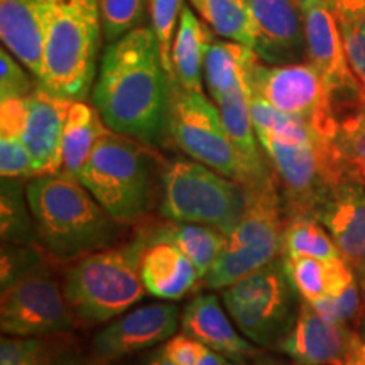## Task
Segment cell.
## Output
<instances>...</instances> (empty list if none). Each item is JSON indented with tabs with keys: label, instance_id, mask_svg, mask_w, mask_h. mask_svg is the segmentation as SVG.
I'll return each mask as SVG.
<instances>
[{
	"label": "cell",
	"instance_id": "obj_10",
	"mask_svg": "<svg viewBox=\"0 0 365 365\" xmlns=\"http://www.w3.org/2000/svg\"><path fill=\"white\" fill-rule=\"evenodd\" d=\"M170 85L168 134L173 143L195 161L249 188V171L228 137L217 103L213 105L200 91L185 90L176 80Z\"/></svg>",
	"mask_w": 365,
	"mask_h": 365
},
{
	"label": "cell",
	"instance_id": "obj_21",
	"mask_svg": "<svg viewBox=\"0 0 365 365\" xmlns=\"http://www.w3.org/2000/svg\"><path fill=\"white\" fill-rule=\"evenodd\" d=\"M143 237V281L148 293L159 299L182 298L200 279L195 264L171 242L150 239L145 232Z\"/></svg>",
	"mask_w": 365,
	"mask_h": 365
},
{
	"label": "cell",
	"instance_id": "obj_7",
	"mask_svg": "<svg viewBox=\"0 0 365 365\" xmlns=\"http://www.w3.org/2000/svg\"><path fill=\"white\" fill-rule=\"evenodd\" d=\"M247 202L240 182L191 159L163 164L159 212L170 222L200 223L222 230L234 228Z\"/></svg>",
	"mask_w": 365,
	"mask_h": 365
},
{
	"label": "cell",
	"instance_id": "obj_9",
	"mask_svg": "<svg viewBox=\"0 0 365 365\" xmlns=\"http://www.w3.org/2000/svg\"><path fill=\"white\" fill-rule=\"evenodd\" d=\"M284 262L274 259L223 291V304L245 339L277 346L293 328L301 303Z\"/></svg>",
	"mask_w": 365,
	"mask_h": 365
},
{
	"label": "cell",
	"instance_id": "obj_2",
	"mask_svg": "<svg viewBox=\"0 0 365 365\" xmlns=\"http://www.w3.org/2000/svg\"><path fill=\"white\" fill-rule=\"evenodd\" d=\"M247 98L255 134L286 191L291 212L313 217L328 190L350 178L336 139H327L303 118L277 110L254 91Z\"/></svg>",
	"mask_w": 365,
	"mask_h": 365
},
{
	"label": "cell",
	"instance_id": "obj_35",
	"mask_svg": "<svg viewBox=\"0 0 365 365\" xmlns=\"http://www.w3.org/2000/svg\"><path fill=\"white\" fill-rule=\"evenodd\" d=\"M49 346L38 336H2L0 365H49Z\"/></svg>",
	"mask_w": 365,
	"mask_h": 365
},
{
	"label": "cell",
	"instance_id": "obj_15",
	"mask_svg": "<svg viewBox=\"0 0 365 365\" xmlns=\"http://www.w3.org/2000/svg\"><path fill=\"white\" fill-rule=\"evenodd\" d=\"M255 17L254 51L266 65H291L307 56L303 0H249Z\"/></svg>",
	"mask_w": 365,
	"mask_h": 365
},
{
	"label": "cell",
	"instance_id": "obj_19",
	"mask_svg": "<svg viewBox=\"0 0 365 365\" xmlns=\"http://www.w3.org/2000/svg\"><path fill=\"white\" fill-rule=\"evenodd\" d=\"M46 4L48 0H0V38L4 48L36 80L43 76Z\"/></svg>",
	"mask_w": 365,
	"mask_h": 365
},
{
	"label": "cell",
	"instance_id": "obj_27",
	"mask_svg": "<svg viewBox=\"0 0 365 365\" xmlns=\"http://www.w3.org/2000/svg\"><path fill=\"white\" fill-rule=\"evenodd\" d=\"M150 239L166 240L175 244L195 264L200 279L207 276L225 245V234L215 227L200 223L173 222L154 230L145 232Z\"/></svg>",
	"mask_w": 365,
	"mask_h": 365
},
{
	"label": "cell",
	"instance_id": "obj_30",
	"mask_svg": "<svg viewBox=\"0 0 365 365\" xmlns=\"http://www.w3.org/2000/svg\"><path fill=\"white\" fill-rule=\"evenodd\" d=\"M0 230L4 244L36 245L34 218L31 213L27 193L19 178H2L0 185Z\"/></svg>",
	"mask_w": 365,
	"mask_h": 365
},
{
	"label": "cell",
	"instance_id": "obj_41",
	"mask_svg": "<svg viewBox=\"0 0 365 365\" xmlns=\"http://www.w3.org/2000/svg\"><path fill=\"white\" fill-rule=\"evenodd\" d=\"M336 19L339 17H365V0H328Z\"/></svg>",
	"mask_w": 365,
	"mask_h": 365
},
{
	"label": "cell",
	"instance_id": "obj_47",
	"mask_svg": "<svg viewBox=\"0 0 365 365\" xmlns=\"http://www.w3.org/2000/svg\"><path fill=\"white\" fill-rule=\"evenodd\" d=\"M360 340H362V344L365 346V318L362 319V327H360Z\"/></svg>",
	"mask_w": 365,
	"mask_h": 365
},
{
	"label": "cell",
	"instance_id": "obj_34",
	"mask_svg": "<svg viewBox=\"0 0 365 365\" xmlns=\"http://www.w3.org/2000/svg\"><path fill=\"white\" fill-rule=\"evenodd\" d=\"M182 4L181 0H149V14L153 19V31L159 44L161 61L166 70L170 81L175 80V70H173V43L178 29V17L181 16Z\"/></svg>",
	"mask_w": 365,
	"mask_h": 365
},
{
	"label": "cell",
	"instance_id": "obj_38",
	"mask_svg": "<svg viewBox=\"0 0 365 365\" xmlns=\"http://www.w3.org/2000/svg\"><path fill=\"white\" fill-rule=\"evenodd\" d=\"M38 85L21 68V63L2 48L0 51V102L12 98H26Z\"/></svg>",
	"mask_w": 365,
	"mask_h": 365
},
{
	"label": "cell",
	"instance_id": "obj_3",
	"mask_svg": "<svg viewBox=\"0 0 365 365\" xmlns=\"http://www.w3.org/2000/svg\"><path fill=\"white\" fill-rule=\"evenodd\" d=\"M38 244L56 261H76L112 247L120 232L78 178L53 173L31 178L26 186Z\"/></svg>",
	"mask_w": 365,
	"mask_h": 365
},
{
	"label": "cell",
	"instance_id": "obj_37",
	"mask_svg": "<svg viewBox=\"0 0 365 365\" xmlns=\"http://www.w3.org/2000/svg\"><path fill=\"white\" fill-rule=\"evenodd\" d=\"M0 264H2L0 282H2V287H6L33 269L43 266V249L36 247V245L4 244Z\"/></svg>",
	"mask_w": 365,
	"mask_h": 365
},
{
	"label": "cell",
	"instance_id": "obj_1",
	"mask_svg": "<svg viewBox=\"0 0 365 365\" xmlns=\"http://www.w3.org/2000/svg\"><path fill=\"white\" fill-rule=\"evenodd\" d=\"M170 91L153 27L140 26L105 49L91 102L108 129L156 148L168 134Z\"/></svg>",
	"mask_w": 365,
	"mask_h": 365
},
{
	"label": "cell",
	"instance_id": "obj_13",
	"mask_svg": "<svg viewBox=\"0 0 365 365\" xmlns=\"http://www.w3.org/2000/svg\"><path fill=\"white\" fill-rule=\"evenodd\" d=\"M303 16L308 63L325 80L340 115L346 108L357 105L364 93L346 61L335 11L328 0H303Z\"/></svg>",
	"mask_w": 365,
	"mask_h": 365
},
{
	"label": "cell",
	"instance_id": "obj_5",
	"mask_svg": "<svg viewBox=\"0 0 365 365\" xmlns=\"http://www.w3.org/2000/svg\"><path fill=\"white\" fill-rule=\"evenodd\" d=\"M102 34L97 0H48L38 83L70 102L85 100L95 81Z\"/></svg>",
	"mask_w": 365,
	"mask_h": 365
},
{
	"label": "cell",
	"instance_id": "obj_18",
	"mask_svg": "<svg viewBox=\"0 0 365 365\" xmlns=\"http://www.w3.org/2000/svg\"><path fill=\"white\" fill-rule=\"evenodd\" d=\"M314 218L327 228L333 242L354 269L365 264V186L345 178L328 190L314 210Z\"/></svg>",
	"mask_w": 365,
	"mask_h": 365
},
{
	"label": "cell",
	"instance_id": "obj_20",
	"mask_svg": "<svg viewBox=\"0 0 365 365\" xmlns=\"http://www.w3.org/2000/svg\"><path fill=\"white\" fill-rule=\"evenodd\" d=\"M181 327L182 333L237 362L257 354V350L237 333L220 301L213 294H200L191 299L182 312Z\"/></svg>",
	"mask_w": 365,
	"mask_h": 365
},
{
	"label": "cell",
	"instance_id": "obj_14",
	"mask_svg": "<svg viewBox=\"0 0 365 365\" xmlns=\"http://www.w3.org/2000/svg\"><path fill=\"white\" fill-rule=\"evenodd\" d=\"M180 309L173 303L145 304L117 318L95 336V357L103 362L115 360L168 341L175 335Z\"/></svg>",
	"mask_w": 365,
	"mask_h": 365
},
{
	"label": "cell",
	"instance_id": "obj_4",
	"mask_svg": "<svg viewBox=\"0 0 365 365\" xmlns=\"http://www.w3.org/2000/svg\"><path fill=\"white\" fill-rule=\"evenodd\" d=\"M144 249L140 234L130 244L86 254L66 269L63 291L76 323L102 325L144 298Z\"/></svg>",
	"mask_w": 365,
	"mask_h": 365
},
{
	"label": "cell",
	"instance_id": "obj_6",
	"mask_svg": "<svg viewBox=\"0 0 365 365\" xmlns=\"http://www.w3.org/2000/svg\"><path fill=\"white\" fill-rule=\"evenodd\" d=\"M154 163L153 148L107 127L78 180L113 220L132 223L153 207Z\"/></svg>",
	"mask_w": 365,
	"mask_h": 365
},
{
	"label": "cell",
	"instance_id": "obj_29",
	"mask_svg": "<svg viewBox=\"0 0 365 365\" xmlns=\"http://www.w3.org/2000/svg\"><path fill=\"white\" fill-rule=\"evenodd\" d=\"M210 29L254 49L255 17L249 0H190Z\"/></svg>",
	"mask_w": 365,
	"mask_h": 365
},
{
	"label": "cell",
	"instance_id": "obj_23",
	"mask_svg": "<svg viewBox=\"0 0 365 365\" xmlns=\"http://www.w3.org/2000/svg\"><path fill=\"white\" fill-rule=\"evenodd\" d=\"M282 262L301 298L317 303L341 293L355 281V269L344 257L325 259L282 254Z\"/></svg>",
	"mask_w": 365,
	"mask_h": 365
},
{
	"label": "cell",
	"instance_id": "obj_12",
	"mask_svg": "<svg viewBox=\"0 0 365 365\" xmlns=\"http://www.w3.org/2000/svg\"><path fill=\"white\" fill-rule=\"evenodd\" d=\"M76 323L63 284L43 266L2 287L0 328L12 336H46L71 330Z\"/></svg>",
	"mask_w": 365,
	"mask_h": 365
},
{
	"label": "cell",
	"instance_id": "obj_39",
	"mask_svg": "<svg viewBox=\"0 0 365 365\" xmlns=\"http://www.w3.org/2000/svg\"><path fill=\"white\" fill-rule=\"evenodd\" d=\"M312 304L319 313L325 314L327 318L333 319V322H350V319L359 313L360 308V293L357 279L350 282L341 293L330 296V298H325L322 301H317V303Z\"/></svg>",
	"mask_w": 365,
	"mask_h": 365
},
{
	"label": "cell",
	"instance_id": "obj_11",
	"mask_svg": "<svg viewBox=\"0 0 365 365\" xmlns=\"http://www.w3.org/2000/svg\"><path fill=\"white\" fill-rule=\"evenodd\" d=\"M249 91L277 110L303 118L318 134L336 139L340 117L325 80L312 63L266 65L259 59L249 78Z\"/></svg>",
	"mask_w": 365,
	"mask_h": 365
},
{
	"label": "cell",
	"instance_id": "obj_24",
	"mask_svg": "<svg viewBox=\"0 0 365 365\" xmlns=\"http://www.w3.org/2000/svg\"><path fill=\"white\" fill-rule=\"evenodd\" d=\"M212 43V31L208 29L207 22L200 21L188 6H182L171 59L175 80L185 90L203 93L205 56Z\"/></svg>",
	"mask_w": 365,
	"mask_h": 365
},
{
	"label": "cell",
	"instance_id": "obj_17",
	"mask_svg": "<svg viewBox=\"0 0 365 365\" xmlns=\"http://www.w3.org/2000/svg\"><path fill=\"white\" fill-rule=\"evenodd\" d=\"M70 105V100L58 97L39 83L26 97L22 140L33 161L34 176L61 170V143Z\"/></svg>",
	"mask_w": 365,
	"mask_h": 365
},
{
	"label": "cell",
	"instance_id": "obj_40",
	"mask_svg": "<svg viewBox=\"0 0 365 365\" xmlns=\"http://www.w3.org/2000/svg\"><path fill=\"white\" fill-rule=\"evenodd\" d=\"M163 349L175 365H198L200 360H202L205 357V354L210 350L208 346L200 344L198 340L186 335V333L173 335Z\"/></svg>",
	"mask_w": 365,
	"mask_h": 365
},
{
	"label": "cell",
	"instance_id": "obj_8",
	"mask_svg": "<svg viewBox=\"0 0 365 365\" xmlns=\"http://www.w3.org/2000/svg\"><path fill=\"white\" fill-rule=\"evenodd\" d=\"M245 191L247 202L244 212L234 228L225 234L222 254L202 279L205 287L223 289L272 262L282 252L286 223L281 217L276 178Z\"/></svg>",
	"mask_w": 365,
	"mask_h": 365
},
{
	"label": "cell",
	"instance_id": "obj_46",
	"mask_svg": "<svg viewBox=\"0 0 365 365\" xmlns=\"http://www.w3.org/2000/svg\"><path fill=\"white\" fill-rule=\"evenodd\" d=\"M355 272H357V276H359L360 289H362V293L365 296V264H364V266H360L359 269H355Z\"/></svg>",
	"mask_w": 365,
	"mask_h": 365
},
{
	"label": "cell",
	"instance_id": "obj_25",
	"mask_svg": "<svg viewBox=\"0 0 365 365\" xmlns=\"http://www.w3.org/2000/svg\"><path fill=\"white\" fill-rule=\"evenodd\" d=\"M217 107L222 113L223 124H225L228 137H230L237 154H239L242 163H244L245 170L249 171V188H254V186L271 180L274 175L267 168L261 149H259L261 143H259L257 134H255L254 129L252 115H250L249 108L247 91L239 90L235 91V93L228 95V97L217 103Z\"/></svg>",
	"mask_w": 365,
	"mask_h": 365
},
{
	"label": "cell",
	"instance_id": "obj_22",
	"mask_svg": "<svg viewBox=\"0 0 365 365\" xmlns=\"http://www.w3.org/2000/svg\"><path fill=\"white\" fill-rule=\"evenodd\" d=\"M259 56L235 41H213L205 56L203 76L210 97L218 103L239 90H249L250 71Z\"/></svg>",
	"mask_w": 365,
	"mask_h": 365
},
{
	"label": "cell",
	"instance_id": "obj_45",
	"mask_svg": "<svg viewBox=\"0 0 365 365\" xmlns=\"http://www.w3.org/2000/svg\"><path fill=\"white\" fill-rule=\"evenodd\" d=\"M49 365H81V364L75 357H63V359L59 357L56 360H53Z\"/></svg>",
	"mask_w": 365,
	"mask_h": 365
},
{
	"label": "cell",
	"instance_id": "obj_48",
	"mask_svg": "<svg viewBox=\"0 0 365 365\" xmlns=\"http://www.w3.org/2000/svg\"><path fill=\"white\" fill-rule=\"evenodd\" d=\"M227 365H242V364L240 362H237V364L235 362H227Z\"/></svg>",
	"mask_w": 365,
	"mask_h": 365
},
{
	"label": "cell",
	"instance_id": "obj_32",
	"mask_svg": "<svg viewBox=\"0 0 365 365\" xmlns=\"http://www.w3.org/2000/svg\"><path fill=\"white\" fill-rule=\"evenodd\" d=\"M336 144L349 176L365 186V97L340 113Z\"/></svg>",
	"mask_w": 365,
	"mask_h": 365
},
{
	"label": "cell",
	"instance_id": "obj_33",
	"mask_svg": "<svg viewBox=\"0 0 365 365\" xmlns=\"http://www.w3.org/2000/svg\"><path fill=\"white\" fill-rule=\"evenodd\" d=\"M103 39L108 44L144 26L149 0H97Z\"/></svg>",
	"mask_w": 365,
	"mask_h": 365
},
{
	"label": "cell",
	"instance_id": "obj_31",
	"mask_svg": "<svg viewBox=\"0 0 365 365\" xmlns=\"http://www.w3.org/2000/svg\"><path fill=\"white\" fill-rule=\"evenodd\" d=\"M282 254L307 255L331 261L344 257L327 228L312 215H293L284 227Z\"/></svg>",
	"mask_w": 365,
	"mask_h": 365
},
{
	"label": "cell",
	"instance_id": "obj_26",
	"mask_svg": "<svg viewBox=\"0 0 365 365\" xmlns=\"http://www.w3.org/2000/svg\"><path fill=\"white\" fill-rule=\"evenodd\" d=\"M107 129L97 108L83 100L71 102L61 143V173L78 178L98 137Z\"/></svg>",
	"mask_w": 365,
	"mask_h": 365
},
{
	"label": "cell",
	"instance_id": "obj_43",
	"mask_svg": "<svg viewBox=\"0 0 365 365\" xmlns=\"http://www.w3.org/2000/svg\"><path fill=\"white\" fill-rule=\"evenodd\" d=\"M198 365H227V360L223 359V355L213 352V350H208L205 354V357L200 360Z\"/></svg>",
	"mask_w": 365,
	"mask_h": 365
},
{
	"label": "cell",
	"instance_id": "obj_42",
	"mask_svg": "<svg viewBox=\"0 0 365 365\" xmlns=\"http://www.w3.org/2000/svg\"><path fill=\"white\" fill-rule=\"evenodd\" d=\"M339 365H365V346L359 335L354 341L352 349L349 350V354L345 355V359Z\"/></svg>",
	"mask_w": 365,
	"mask_h": 365
},
{
	"label": "cell",
	"instance_id": "obj_28",
	"mask_svg": "<svg viewBox=\"0 0 365 365\" xmlns=\"http://www.w3.org/2000/svg\"><path fill=\"white\" fill-rule=\"evenodd\" d=\"M26 100L12 98L0 102V175L2 178H34L33 161L22 140Z\"/></svg>",
	"mask_w": 365,
	"mask_h": 365
},
{
	"label": "cell",
	"instance_id": "obj_16",
	"mask_svg": "<svg viewBox=\"0 0 365 365\" xmlns=\"http://www.w3.org/2000/svg\"><path fill=\"white\" fill-rule=\"evenodd\" d=\"M357 335L346 323L333 322L303 299L293 328L276 346L298 365H339Z\"/></svg>",
	"mask_w": 365,
	"mask_h": 365
},
{
	"label": "cell",
	"instance_id": "obj_36",
	"mask_svg": "<svg viewBox=\"0 0 365 365\" xmlns=\"http://www.w3.org/2000/svg\"><path fill=\"white\" fill-rule=\"evenodd\" d=\"M346 61L365 97V17H339Z\"/></svg>",
	"mask_w": 365,
	"mask_h": 365
},
{
	"label": "cell",
	"instance_id": "obj_44",
	"mask_svg": "<svg viewBox=\"0 0 365 365\" xmlns=\"http://www.w3.org/2000/svg\"><path fill=\"white\" fill-rule=\"evenodd\" d=\"M148 365H175V364L171 362V359L168 357L166 352H164V349L161 346V349H158L156 352L150 355Z\"/></svg>",
	"mask_w": 365,
	"mask_h": 365
}]
</instances>
